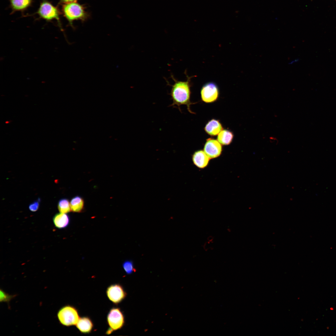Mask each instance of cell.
<instances>
[{"label": "cell", "mask_w": 336, "mask_h": 336, "mask_svg": "<svg viewBox=\"0 0 336 336\" xmlns=\"http://www.w3.org/2000/svg\"></svg>", "instance_id": "cell-22"}, {"label": "cell", "mask_w": 336, "mask_h": 336, "mask_svg": "<svg viewBox=\"0 0 336 336\" xmlns=\"http://www.w3.org/2000/svg\"><path fill=\"white\" fill-rule=\"evenodd\" d=\"M40 203V199L34 201L29 205V209L32 212L37 211L39 208Z\"/></svg>", "instance_id": "cell-19"}, {"label": "cell", "mask_w": 336, "mask_h": 336, "mask_svg": "<svg viewBox=\"0 0 336 336\" xmlns=\"http://www.w3.org/2000/svg\"><path fill=\"white\" fill-rule=\"evenodd\" d=\"M12 13L16 11L23 12L32 5L33 0H9Z\"/></svg>", "instance_id": "cell-12"}, {"label": "cell", "mask_w": 336, "mask_h": 336, "mask_svg": "<svg viewBox=\"0 0 336 336\" xmlns=\"http://www.w3.org/2000/svg\"><path fill=\"white\" fill-rule=\"evenodd\" d=\"M70 204L71 211L74 212H80L84 209V200L79 196L73 198L70 201Z\"/></svg>", "instance_id": "cell-15"}, {"label": "cell", "mask_w": 336, "mask_h": 336, "mask_svg": "<svg viewBox=\"0 0 336 336\" xmlns=\"http://www.w3.org/2000/svg\"><path fill=\"white\" fill-rule=\"evenodd\" d=\"M299 60H300V59H299V58H296V59H294L293 60H292L290 62L288 63V64H289V65L292 64H294V63H295L298 62L299 61Z\"/></svg>", "instance_id": "cell-21"}, {"label": "cell", "mask_w": 336, "mask_h": 336, "mask_svg": "<svg viewBox=\"0 0 336 336\" xmlns=\"http://www.w3.org/2000/svg\"><path fill=\"white\" fill-rule=\"evenodd\" d=\"M106 294L109 300L116 305L121 302L126 295L122 286L119 284H113L109 286Z\"/></svg>", "instance_id": "cell-7"}, {"label": "cell", "mask_w": 336, "mask_h": 336, "mask_svg": "<svg viewBox=\"0 0 336 336\" xmlns=\"http://www.w3.org/2000/svg\"><path fill=\"white\" fill-rule=\"evenodd\" d=\"M122 266L127 274H131L135 271L133 263L130 260H127L125 261L123 263Z\"/></svg>", "instance_id": "cell-17"}, {"label": "cell", "mask_w": 336, "mask_h": 336, "mask_svg": "<svg viewBox=\"0 0 336 336\" xmlns=\"http://www.w3.org/2000/svg\"><path fill=\"white\" fill-rule=\"evenodd\" d=\"M202 100L204 102L210 103L215 101L219 96V90L217 85L211 82L206 83L202 87L201 91Z\"/></svg>", "instance_id": "cell-6"}, {"label": "cell", "mask_w": 336, "mask_h": 336, "mask_svg": "<svg viewBox=\"0 0 336 336\" xmlns=\"http://www.w3.org/2000/svg\"><path fill=\"white\" fill-rule=\"evenodd\" d=\"M16 296L15 295H10L2 289L0 290V301L9 303L10 301Z\"/></svg>", "instance_id": "cell-18"}, {"label": "cell", "mask_w": 336, "mask_h": 336, "mask_svg": "<svg viewBox=\"0 0 336 336\" xmlns=\"http://www.w3.org/2000/svg\"><path fill=\"white\" fill-rule=\"evenodd\" d=\"M78 0H60L59 4H63L74 2H77Z\"/></svg>", "instance_id": "cell-20"}, {"label": "cell", "mask_w": 336, "mask_h": 336, "mask_svg": "<svg viewBox=\"0 0 336 336\" xmlns=\"http://www.w3.org/2000/svg\"><path fill=\"white\" fill-rule=\"evenodd\" d=\"M171 77L173 80L174 83L172 85L170 94L172 101V103L170 106L177 107L180 111V107L185 105L187 107L189 111L192 113L190 109V105L192 103L190 101L191 95L190 77L185 81H178L174 76L171 75Z\"/></svg>", "instance_id": "cell-1"}, {"label": "cell", "mask_w": 336, "mask_h": 336, "mask_svg": "<svg viewBox=\"0 0 336 336\" xmlns=\"http://www.w3.org/2000/svg\"><path fill=\"white\" fill-rule=\"evenodd\" d=\"M107 319L109 328L112 332L121 329L124 323V315L118 307H113L110 310Z\"/></svg>", "instance_id": "cell-5"}, {"label": "cell", "mask_w": 336, "mask_h": 336, "mask_svg": "<svg viewBox=\"0 0 336 336\" xmlns=\"http://www.w3.org/2000/svg\"><path fill=\"white\" fill-rule=\"evenodd\" d=\"M76 326L82 333L89 334L92 330L93 324L91 320L88 317H82L79 318Z\"/></svg>", "instance_id": "cell-11"}, {"label": "cell", "mask_w": 336, "mask_h": 336, "mask_svg": "<svg viewBox=\"0 0 336 336\" xmlns=\"http://www.w3.org/2000/svg\"><path fill=\"white\" fill-rule=\"evenodd\" d=\"M58 208L60 213H67L71 211L70 203L68 200L66 198H63L59 201Z\"/></svg>", "instance_id": "cell-16"}, {"label": "cell", "mask_w": 336, "mask_h": 336, "mask_svg": "<svg viewBox=\"0 0 336 336\" xmlns=\"http://www.w3.org/2000/svg\"><path fill=\"white\" fill-rule=\"evenodd\" d=\"M218 135L217 140L221 144L224 145L230 144L234 137L232 132L227 129L222 130Z\"/></svg>", "instance_id": "cell-14"}, {"label": "cell", "mask_w": 336, "mask_h": 336, "mask_svg": "<svg viewBox=\"0 0 336 336\" xmlns=\"http://www.w3.org/2000/svg\"><path fill=\"white\" fill-rule=\"evenodd\" d=\"M57 316L59 323L67 327L76 325L79 319L77 309L70 305L60 308L57 312Z\"/></svg>", "instance_id": "cell-4"}, {"label": "cell", "mask_w": 336, "mask_h": 336, "mask_svg": "<svg viewBox=\"0 0 336 336\" xmlns=\"http://www.w3.org/2000/svg\"><path fill=\"white\" fill-rule=\"evenodd\" d=\"M204 151L210 159H213L220 155L222 151V147L218 140L209 138L207 140L205 144Z\"/></svg>", "instance_id": "cell-8"}, {"label": "cell", "mask_w": 336, "mask_h": 336, "mask_svg": "<svg viewBox=\"0 0 336 336\" xmlns=\"http://www.w3.org/2000/svg\"><path fill=\"white\" fill-rule=\"evenodd\" d=\"M61 12L73 28H74L73 24L74 21L79 20L84 22L90 17L85 5L77 2L62 4Z\"/></svg>", "instance_id": "cell-2"}, {"label": "cell", "mask_w": 336, "mask_h": 336, "mask_svg": "<svg viewBox=\"0 0 336 336\" xmlns=\"http://www.w3.org/2000/svg\"><path fill=\"white\" fill-rule=\"evenodd\" d=\"M223 130L221 123L217 120L213 119L209 121L204 127V130L208 135L215 136Z\"/></svg>", "instance_id": "cell-10"}, {"label": "cell", "mask_w": 336, "mask_h": 336, "mask_svg": "<svg viewBox=\"0 0 336 336\" xmlns=\"http://www.w3.org/2000/svg\"><path fill=\"white\" fill-rule=\"evenodd\" d=\"M40 18L47 21L56 20L61 28H62L60 16L61 14L57 7L54 6L47 0H42L36 12Z\"/></svg>", "instance_id": "cell-3"}, {"label": "cell", "mask_w": 336, "mask_h": 336, "mask_svg": "<svg viewBox=\"0 0 336 336\" xmlns=\"http://www.w3.org/2000/svg\"><path fill=\"white\" fill-rule=\"evenodd\" d=\"M194 164L200 168H204L208 165L210 158L204 151L200 150L195 152L192 157Z\"/></svg>", "instance_id": "cell-9"}, {"label": "cell", "mask_w": 336, "mask_h": 336, "mask_svg": "<svg viewBox=\"0 0 336 336\" xmlns=\"http://www.w3.org/2000/svg\"><path fill=\"white\" fill-rule=\"evenodd\" d=\"M53 221L55 226L59 229L65 228L69 225L70 218L66 213H59L55 215Z\"/></svg>", "instance_id": "cell-13"}]
</instances>
